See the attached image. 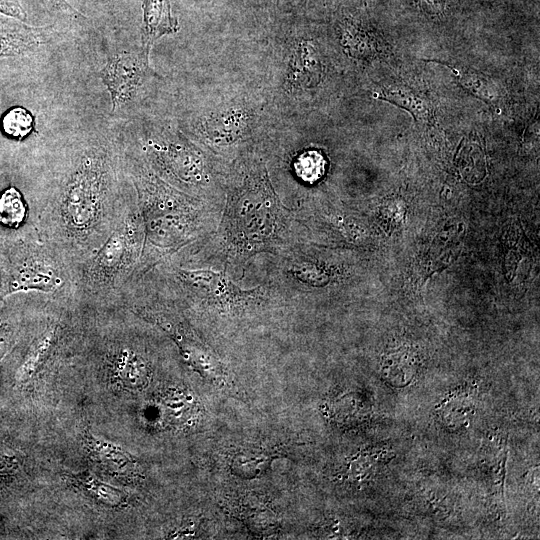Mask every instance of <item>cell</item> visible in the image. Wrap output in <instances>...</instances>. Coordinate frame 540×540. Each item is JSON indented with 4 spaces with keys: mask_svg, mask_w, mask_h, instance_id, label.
Segmentation results:
<instances>
[{
    "mask_svg": "<svg viewBox=\"0 0 540 540\" xmlns=\"http://www.w3.org/2000/svg\"><path fill=\"white\" fill-rule=\"evenodd\" d=\"M249 121L247 110L234 106L201 118L195 131L215 151L230 152L246 137Z\"/></svg>",
    "mask_w": 540,
    "mask_h": 540,
    "instance_id": "7",
    "label": "cell"
},
{
    "mask_svg": "<svg viewBox=\"0 0 540 540\" xmlns=\"http://www.w3.org/2000/svg\"><path fill=\"white\" fill-rule=\"evenodd\" d=\"M26 204L22 194L13 186L0 195V223L17 228L26 217Z\"/></svg>",
    "mask_w": 540,
    "mask_h": 540,
    "instance_id": "14",
    "label": "cell"
},
{
    "mask_svg": "<svg viewBox=\"0 0 540 540\" xmlns=\"http://www.w3.org/2000/svg\"><path fill=\"white\" fill-rule=\"evenodd\" d=\"M46 8L54 12L63 13L71 16H82V14L73 8L66 0H38Z\"/></svg>",
    "mask_w": 540,
    "mask_h": 540,
    "instance_id": "22",
    "label": "cell"
},
{
    "mask_svg": "<svg viewBox=\"0 0 540 540\" xmlns=\"http://www.w3.org/2000/svg\"><path fill=\"white\" fill-rule=\"evenodd\" d=\"M33 114L22 106L7 110L1 118L0 126L4 135L11 139L22 140L34 129Z\"/></svg>",
    "mask_w": 540,
    "mask_h": 540,
    "instance_id": "13",
    "label": "cell"
},
{
    "mask_svg": "<svg viewBox=\"0 0 540 540\" xmlns=\"http://www.w3.org/2000/svg\"><path fill=\"white\" fill-rule=\"evenodd\" d=\"M458 75L460 83L467 89H470L473 94L487 101H497L499 97V90L495 85L486 77L475 74L473 72H460L455 70Z\"/></svg>",
    "mask_w": 540,
    "mask_h": 540,
    "instance_id": "16",
    "label": "cell"
},
{
    "mask_svg": "<svg viewBox=\"0 0 540 540\" xmlns=\"http://www.w3.org/2000/svg\"><path fill=\"white\" fill-rule=\"evenodd\" d=\"M142 11L141 49L149 54L158 39L177 32L178 21L172 15L171 0H143Z\"/></svg>",
    "mask_w": 540,
    "mask_h": 540,
    "instance_id": "9",
    "label": "cell"
},
{
    "mask_svg": "<svg viewBox=\"0 0 540 540\" xmlns=\"http://www.w3.org/2000/svg\"><path fill=\"white\" fill-rule=\"evenodd\" d=\"M46 27H37L0 13V60L34 52L47 40Z\"/></svg>",
    "mask_w": 540,
    "mask_h": 540,
    "instance_id": "8",
    "label": "cell"
},
{
    "mask_svg": "<svg viewBox=\"0 0 540 540\" xmlns=\"http://www.w3.org/2000/svg\"><path fill=\"white\" fill-rule=\"evenodd\" d=\"M86 439L93 453L110 468L122 472L133 467L134 459L132 455L121 447L92 434H89Z\"/></svg>",
    "mask_w": 540,
    "mask_h": 540,
    "instance_id": "12",
    "label": "cell"
},
{
    "mask_svg": "<svg viewBox=\"0 0 540 540\" xmlns=\"http://www.w3.org/2000/svg\"><path fill=\"white\" fill-rule=\"evenodd\" d=\"M82 484L94 498L107 505L117 506L125 501V495L121 490L102 482L94 476L85 477Z\"/></svg>",
    "mask_w": 540,
    "mask_h": 540,
    "instance_id": "17",
    "label": "cell"
},
{
    "mask_svg": "<svg viewBox=\"0 0 540 540\" xmlns=\"http://www.w3.org/2000/svg\"><path fill=\"white\" fill-rule=\"evenodd\" d=\"M417 96L407 91H394L390 93V99L399 105L405 106L412 113L419 115L418 117L426 118L428 115V109L426 104L421 102H412Z\"/></svg>",
    "mask_w": 540,
    "mask_h": 540,
    "instance_id": "19",
    "label": "cell"
},
{
    "mask_svg": "<svg viewBox=\"0 0 540 540\" xmlns=\"http://www.w3.org/2000/svg\"><path fill=\"white\" fill-rule=\"evenodd\" d=\"M111 167L102 147L86 149L65 178L60 205L74 228L88 227L100 211L111 187Z\"/></svg>",
    "mask_w": 540,
    "mask_h": 540,
    "instance_id": "5",
    "label": "cell"
},
{
    "mask_svg": "<svg viewBox=\"0 0 540 540\" xmlns=\"http://www.w3.org/2000/svg\"><path fill=\"white\" fill-rule=\"evenodd\" d=\"M289 67L288 81L292 86L309 87L319 79L321 62L310 42H299L293 50Z\"/></svg>",
    "mask_w": 540,
    "mask_h": 540,
    "instance_id": "10",
    "label": "cell"
},
{
    "mask_svg": "<svg viewBox=\"0 0 540 540\" xmlns=\"http://www.w3.org/2000/svg\"><path fill=\"white\" fill-rule=\"evenodd\" d=\"M135 185L146 213L148 241L159 258L216 230L223 205L175 188L146 165L136 168Z\"/></svg>",
    "mask_w": 540,
    "mask_h": 540,
    "instance_id": "2",
    "label": "cell"
},
{
    "mask_svg": "<svg viewBox=\"0 0 540 540\" xmlns=\"http://www.w3.org/2000/svg\"><path fill=\"white\" fill-rule=\"evenodd\" d=\"M414 4L419 7L423 12L440 16L442 15L447 7L449 0H412Z\"/></svg>",
    "mask_w": 540,
    "mask_h": 540,
    "instance_id": "21",
    "label": "cell"
},
{
    "mask_svg": "<svg viewBox=\"0 0 540 540\" xmlns=\"http://www.w3.org/2000/svg\"><path fill=\"white\" fill-rule=\"evenodd\" d=\"M0 13L26 22L27 13L19 0H0Z\"/></svg>",
    "mask_w": 540,
    "mask_h": 540,
    "instance_id": "20",
    "label": "cell"
},
{
    "mask_svg": "<svg viewBox=\"0 0 540 540\" xmlns=\"http://www.w3.org/2000/svg\"><path fill=\"white\" fill-rule=\"evenodd\" d=\"M54 335V329L47 330L31 347L16 374L17 381H26L35 373L36 369L48 353L52 345Z\"/></svg>",
    "mask_w": 540,
    "mask_h": 540,
    "instance_id": "15",
    "label": "cell"
},
{
    "mask_svg": "<svg viewBox=\"0 0 540 540\" xmlns=\"http://www.w3.org/2000/svg\"><path fill=\"white\" fill-rule=\"evenodd\" d=\"M144 147L149 166L181 191L223 205L225 184H222L211 161L180 133L167 128L148 130Z\"/></svg>",
    "mask_w": 540,
    "mask_h": 540,
    "instance_id": "4",
    "label": "cell"
},
{
    "mask_svg": "<svg viewBox=\"0 0 540 540\" xmlns=\"http://www.w3.org/2000/svg\"><path fill=\"white\" fill-rule=\"evenodd\" d=\"M324 163L319 153L311 151L301 155L295 166L302 179L314 181L323 174Z\"/></svg>",
    "mask_w": 540,
    "mask_h": 540,
    "instance_id": "18",
    "label": "cell"
},
{
    "mask_svg": "<svg viewBox=\"0 0 540 540\" xmlns=\"http://www.w3.org/2000/svg\"><path fill=\"white\" fill-rule=\"evenodd\" d=\"M342 42L346 43L351 54L357 57L372 53L374 39L367 26L358 18L345 17L340 22Z\"/></svg>",
    "mask_w": 540,
    "mask_h": 540,
    "instance_id": "11",
    "label": "cell"
},
{
    "mask_svg": "<svg viewBox=\"0 0 540 540\" xmlns=\"http://www.w3.org/2000/svg\"><path fill=\"white\" fill-rule=\"evenodd\" d=\"M300 229L294 210L275 192L264 161L247 153L226 176L216 230L197 244L206 260L238 276L254 257L277 254L303 241Z\"/></svg>",
    "mask_w": 540,
    "mask_h": 540,
    "instance_id": "1",
    "label": "cell"
},
{
    "mask_svg": "<svg viewBox=\"0 0 540 540\" xmlns=\"http://www.w3.org/2000/svg\"><path fill=\"white\" fill-rule=\"evenodd\" d=\"M161 269L169 292L212 321L241 322L274 309L289 307L265 282L242 289L223 270L184 268L170 260Z\"/></svg>",
    "mask_w": 540,
    "mask_h": 540,
    "instance_id": "3",
    "label": "cell"
},
{
    "mask_svg": "<svg viewBox=\"0 0 540 540\" xmlns=\"http://www.w3.org/2000/svg\"><path fill=\"white\" fill-rule=\"evenodd\" d=\"M153 74L149 65V54L142 49L111 56L99 75L109 92L112 111L117 112L131 105L140 96Z\"/></svg>",
    "mask_w": 540,
    "mask_h": 540,
    "instance_id": "6",
    "label": "cell"
}]
</instances>
